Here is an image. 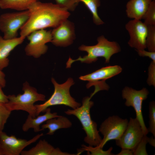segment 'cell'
<instances>
[{"instance_id": "11", "label": "cell", "mask_w": 155, "mask_h": 155, "mask_svg": "<svg viewBox=\"0 0 155 155\" xmlns=\"http://www.w3.org/2000/svg\"><path fill=\"white\" fill-rule=\"evenodd\" d=\"M43 135V133L35 136L31 139L18 138L14 135L9 136L3 131H0V147L3 155H19L27 146L36 141Z\"/></svg>"}, {"instance_id": "30", "label": "cell", "mask_w": 155, "mask_h": 155, "mask_svg": "<svg viewBox=\"0 0 155 155\" xmlns=\"http://www.w3.org/2000/svg\"><path fill=\"white\" fill-rule=\"evenodd\" d=\"M138 55L141 57H148L152 61H155V52H150L143 50H136Z\"/></svg>"}, {"instance_id": "9", "label": "cell", "mask_w": 155, "mask_h": 155, "mask_svg": "<svg viewBox=\"0 0 155 155\" xmlns=\"http://www.w3.org/2000/svg\"><path fill=\"white\" fill-rule=\"evenodd\" d=\"M128 122L127 119H122L117 115L110 116L105 119L99 129L103 137L98 146L102 148L108 142L118 140L126 129Z\"/></svg>"}, {"instance_id": "23", "label": "cell", "mask_w": 155, "mask_h": 155, "mask_svg": "<svg viewBox=\"0 0 155 155\" xmlns=\"http://www.w3.org/2000/svg\"><path fill=\"white\" fill-rule=\"evenodd\" d=\"M142 19L147 26H155V0H152Z\"/></svg>"}, {"instance_id": "32", "label": "cell", "mask_w": 155, "mask_h": 155, "mask_svg": "<svg viewBox=\"0 0 155 155\" xmlns=\"http://www.w3.org/2000/svg\"><path fill=\"white\" fill-rule=\"evenodd\" d=\"M120 152L116 154L117 155H133V150L127 148H121Z\"/></svg>"}, {"instance_id": "7", "label": "cell", "mask_w": 155, "mask_h": 155, "mask_svg": "<svg viewBox=\"0 0 155 155\" xmlns=\"http://www.w3.org/2000/svg\"><path fill=\"white\" fill-rule=\"evenodd\" d=\"M149 94L148 90L145 88L137 90L126 86L122 91V97L126 100L125 105L127 106H132L134 109L136 113L135 118L140 122L144 135H147L149 132L144 120L142 105L143 101L147 98Z\"/></svg>"}, {"instance_id": "19", "label": "cell", "mask_w": 155, "mask_h": 155, "mask_svg": "<svg viewBox=\"0 0 155 155\" xmlns=\"http://www.w3.org/2000/svg\"><path fill=\"white\" fill-rule=\"evenodd\" d=\"M72 125L71 122L67 117L60 116L58 117L50 119L46 121L45 124L41 126V130L48 129L46 134L52 135L57 130L61 129L69 128Z\"/></svg>"}, {"instance_id": "21", "label": "cell", "mask_w": 155, "mask_h": 155, "mask_svg": "<svg viewBox=\"0 0 155 155\" xmlns=\"http://www.w3.org/2000/svg\"><path fill=\"white\" fill-rule=\"evenodd\" d=\"M83 3L92 15L94 23L97 25H102L104 22L100 18L98 13V8L100 5V0H79Z\"/></svg>"}, {"instance_id": "16", "label": "cell", "mask_w": 155, "mask_h": 155, "mask_svg": "<svg viewBox=\"0 0 155 155\" xmlns=\"http://www.w3.org/2000/svg\"><path fill=\"white\" fill-rule=\"evenodd\" d=\"M22 155H73L62 152L59 148H55L44 140H40L36 145L28 150H23Z\"/></svg>"}, {"instance_id": "5", "label": "cell", "mask_w": 155, "mask_h": 155, "mask_svg": "<svg viewBox=\"0 0 155 155\" xmlns=\"http://www.w3.org/2000/svg\"><path fill=\"white\" fill-rule=\"evenodd\" d=\"M51 82L54 86V92L51 97L44 103L35 105L36 116L41 112H44L46 108L52 106L63 105L75 109L81 105L70 93V88L74 83L72 78H68L66 82L61 84L57 83L53 78H51Z\"/></svg>"}, {"instance_id": "33", "label": "cell", "mask_w": 155, "mask_h": 155, "mask_svg": "<svg viewBox=\"0 0 155 155\" xmlns=\"http://www.w3.org/2000/svg\"><path fill=\"white\" fill-rule=\"evenodd\" d=\"M5 75L2 70L0 69V83L3 88L5 87L6 81L5 79Z\"/></svg>"}, {"instance_id": "34", "label": "cell", "mask_w": 155, "mask_h": 155, "mask_svg": "<svg viewBox=\"0 0 155 155\" xmlns=\"http://www.w3.org/2000/svg\"><path fill=\"white\" fill-rule=\"evenodd\" d=\"M148 143L153 147H155V138L152 136L148 138Z\"/></svg>"}, {"instance_id": "27", "label": "cell", "mask_w": 155, "mask_h": 155, "mask_svg": "<svg viewBox=\"0 0 155 155\" xmlns=\"http://www.w3.org/2000/svg\"><path fill=\"white\" fill-rule=\"evenodd\" d=\"M148 138L147 135H144L135 148L133 150V155H148L146 149V144L148 143Z\"/></svg>"}, {"instance_id": "4", "label": "cell", "mask_w": 155, "mask_h": 155, "mask_svg": "<svg viewBox=\"0 0 155 155\" xmlns=\"http://www.w3.org/2000/svg\"><path fill=\"white\" fill-rule=\"evenodd\" d=\"M22 90L24 92L22 94L7 96L8 101L5 105L11 111H24L35 118L36 116V108L34 104L37 101H45V96L38 93L37 89L30 86L27 82L23 84Z\"/></svg>"}, {"instance_id": "1", "label": "cell", "mask_w": 155, "mask_h": 155, "mask_svg": "<svg viewBox=\"0 0 155 155\" xmlns=\"http://www.w3.org/2000/svg\"><path fill=\"white\" fill-rule=\"evenodd\" d=\"M28 10L30 17L20 29V36L25 38L34 31L56 27L70 15L66 8L56 4L39 1L32 4Z\"/></svg>"}, {"instance_id": "12", "label": "cell", "mask_w": 155, "mask_h": 155, "mask_svg": "<svg viewBox=\"0 0 155 155\" xmlns=\"http://www.w3.org/2000/svg\"><path fill=\"white\" fill-rule=\"evenodd\" d=\"M144 135L138 120L136 118L130 117L126 129L120 137L115 140L116 144L121 148L133 150Z\"/></svg>"}, {"instance_id": "10", "label": "cell", "mask_w": 155, "mask_h": 155, "mask_svg": "<svg viewBox=\"0 0 155 155\" xmlns=\"http://www.w3.org/2000/svg\"><path fill=\"white\" fill-rule=\"evenodd\" d=\"M26 37L29 42L24 49L26 55L38 58L47 52L48 47L46 44L51 42L52 40L51 31L45 29L35 31Z\"/></svg>"}, {"instance_id": "15", "label": "cell", "mask_w": 155, "mask_h": 155, "mask_svg": "<svg viewBox=\"0 0 155 155\" xmlns=\"http://www.w3.org/2000/svg\"><path fill=\"white\" fill-rule=\"evenodd\" d=\"M25 38L19 37L10 39H4L0 35V69L2 70L9 63L8 56L10 53L24 42Z\"/></svg>"}, {"instance_id": "20", "label": "cell", "mask_w": 155, "mask_h": 155, "mask_svg": "<svg viewBox=\"0 0 155 155\" xmlns=\"http://www.w3.org/2000/svg\"><path fill=\"white\" fill-rule=\"evenodd\" d=\"M39 0H0V8L19 11L28 10L30 6Z\"/></svg>"}, {"instance_id": "18", "label": "cell", "mask_w": 155, "mask_h": 155, "mask_svg": "<svg viewBox=\"0 0 155 155\" xmlns=\"http://www.w3.org/2000/svg\"><path fill=\"white\" fill-rule=\"evenodd\" d=\"M43 115H38L37 117H33L28 115L25 123L22 126V129L24 132H26L30 129H33L35 132L41 131L40 128V125L48 120L52 118L58 117L60 116L56 112L51 113L50 108H46Z\"/></svg>"}, {"instance_id": "8", "label": "cell", "mask_w": 155, "mask_h": 155, "mask_svg": "<svg viewBox=\"0 0 155 155\" xmlns=\"http://www.w3.org/2000/svg\"><path fill=\"white\" fill-rule=\"evenodd\" d=\"M122 70L120 66L115 65L103 67L93 72L79 77L81 80L88 81L86 87L89 88L92 86L98 92L102 90H108L109 87L105 82L106 80L120 73Z\"/></svg>"}, {"instance_id": "25", "label": "cell", "mask_w": 155, "mask_h": 155, "mask_svg": "<svg viewBox=\"0 0 155 155\" xmlns=\"http://www.w3.org/2000/svg\"><path fill=\"white\" fill-rule=\"evenodd\" d=\"M149 126L148 130L155 138V102L154 101H151L149 104Z\"/></svg>"}, {"instance_id": "22", "label": "cell", "mask_w": 155, "mask_h": 155, "mask_svg": "<svg viewBox=\"0 0 155 155\" xmlns=\"http://www.w3.org/2000/svg\"><path fill=\"white\" fill-rule=\"evenodd\" d=\"M82 148H81V151L78 152L81 153L82 151H87L89 155H114L111 152L113 150L112 147H110L109 149L106 151L103 150L98 146H96L93 147V146H86L84 145H82Z\"/></svg>"}, {"instance_id": "3", "label": "cell", "mask_w": 155, "mask_h": 155, "mask_svg": "<svg viewBox=\"0 0 155 155\" xmlns=\"http://www.w3.org/2000/svg\"><path fill=\"white\" fill-rule=\"evenodd\" d=\"M91 96H86L82 100V104L75 109H68L65 112L68 115H73L80 122L86 136L84 141L89 146H99L102 138L97 129L96 123L92 120L90 115V109L94 103L90 100Z\"/></svg>"}, {"instance_id": "2", "label": "cell", "mask_w": 155, "mask_h": 155, "mask_svg": "<svg viewBox=\"0 0 155 155\" xmlns=\"http://www.w3.org/2000/svg\"><path fill=\"white\" fill-rule=\"evenodd\" d=\"M97 41V44L94 45L82 44L80 46L79 49L86 52L87 55L83 57L80 56L76 59H73L69 57L66 63V68H70L72 63L77 61L90 63L96 61L99 57H104L105 63H108L111 56L121 51V47L117 42L108 40L103 35L98 37Z\"/></svg>"}, {"instance_id": "26", "label": "cell", "mask_w": 155, "mask_h": 155, "mask_svg": "<svg viewBox=\"0 0 155 155\" xmlns=\"http://www.w3.org/2000/svg\"><path fill=\"white\" fill-rule=\"evenodd\" d=\"M11 112L7 108L5 103L0 102V131H3Z\"/></svg>"}, {"instance_id": "35", "label": "cell", "mask_w": 155, "mask_h": 155, "mask_svg": "<svg viewBox=\"0 0 155 155\" xmlns=\"http://www.w3.org/2000/svg\"><path fill=\"white\" fill-rule=\"evenodd\" d=\"M0 155H3L2 151L0 147Z\"/></svg>"}, {"instance_id": "31", "label": "cell", "mask_w": 155, "mask_h": 155, "mask_svg": "<svg viewBox=\"0 0 155 155\" xmlns=\"http://www.w3.org/2000/svg\"><path fill=\"white\" fill-rule=\"evenodd\" d=\"M3 88L0 83V102L6 103L8 101L7 96L6 95L2 90Z\"/></svg>"}, {"instance_id": "6", "label": "cell", "mask_w": 155, "mask_h": 155, "mask_svg": "<svg viewBox=\"0 0 155 155\" xmlns=\"http://www.w3.org/2000/svg\"><path fill=\"white\" fill-rule=\"evenodd\" d=\"M30 16L28 10L8 12L0 16V31L3 38L10 39L17 37L18 32L26 22Z\"/></svg>"}, {"instance_id": "24", "label": "cell", "mask_w": 155, "mask_h": 155, "mask_svg": "<svg viewBox=\"0 0 155 155\" xmlns=\"http://www.w3.org/2000/svg\"><path fill=\"white\" fill-rule=\"evenodd\" d=\"M148 32L146 39V48L148 51L155 52V26H147Z\"/></svg>"}, {"instance_id": "13", "label": "cell", "mask_w": 155, "mask_h": 155, "mask_svg": "<svg viewBox=\"0 0 155 155\" xmlns=\"http://www.w3.org/2000/svg\"><path fill=\"white\" fill-rule=\"evenodd\" d=\"M125 28L130 36L128 42L129 46L136 50H145L146 48V39L148 26L139 20L133 19L129 21Z\"/></svg>"}, {"instance_id": "29", "label": "cell", "mask_w": 155, "mask_h": 155, "mask_svg": "<svg viewBox=\"0 0 155 155\" xmlns=\"http://www.w3.org/2000/svg\"><path fill=\"white\" fill-rule=\"evenodd\" d=\"M147 83L150 86H155V61H152L148 68Z\"/></svg>"}, {"instance_id": "28", "label": "cell", "mask_w": 155, "mask_h": 155, "mask_svg": "<svg viewBox=\"0 0 155 155\" xmlns=\"http://www.w3.org/2000/svg\"><path fill=\"white\" fill-rule=\"evenodd\" d=\"M56 4L66 8L68 10L74 11L79 3V0H55Z\"/></svg>"}, {"instance_id": "14", "label": "cell", "mask_w": 155, "mask_h": 155, "mask_svg": "<svg viewBox=\"0 0 155 155\" xmlns=\"http://www.w3.org/2000/svg\"><path fill=\"white\" fill-rule=\"evenodd\" d=\"M51 42L57 46L66 47L71 44L75 38L73 22L65 20L51 31Z\"/></svg>"}, {"instance_id": "17", "label": "cell", "mask_w": 155, "mask_h": 155, "mask_svg": "<svg viewBox=\"0 0 155 155\" xmlns=\"http://www.w3.org/2000/svg\"><path fill=\"white\" fill-rule=\"evenodd\" d=\"M152 0H130L126 5L128 18L141 20Z\"/></svg>"}]
</instances>
